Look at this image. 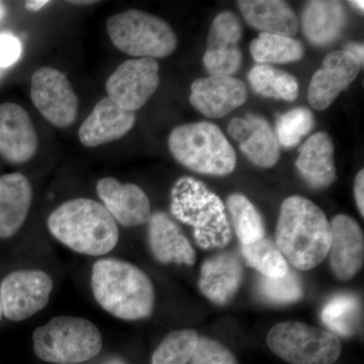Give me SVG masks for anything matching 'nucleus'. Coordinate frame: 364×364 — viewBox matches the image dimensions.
Masks as SVG:
<instances>
[{"mask_svg":"<svg viewBox=\"0 0 364 364\" xmlns=\"http://www.w3.org/2000/svg\"><path fill=\"white\" fill-rule=\"evenodd\" d=\"M91 289L98 305L121 320H142L150 317L154 309L152 282L143 270L127 261H97L91 274Z\"/></svg>","mask_w":364,"mask_h":364,"instance_id":"2","label":"nucleus"},{"mask_svg":"<svg viewBox=\"0 0 364 364\" xmlns=\"http://www.w3.org/2000/svg\"><path fill=\"white\" fill-rule=\"evenodd\" d=\"M296 169L311 188H327L337 179L334 144L324 132L314 134L299 148Z\"/></svg>","mask_w":364,"mask_h":364,"instance_id":"22","label":"nucleus"},{"mask_svg":"<svg viewBox=\"0 0 364 364\" xmlns=\"http://www.w3.org/2000/svg\"><path fill=\"white\" fill-rule=\"evenodd\" d=\"M107 31L117 49L136 58H165L177 47L176 33L166 21L138 9L112 16Z\"/></svg>","mask_w":364,"mask_h":364,"instance_id":"7","label":"nucleus"},{"mask_svg":"<svg viewBox=\"0 0 364 364\" xmlns=\"http://www.w3.org/2000/svg\"><path fill=\"white\" fill-rule=\"evenodd\" d=\"M238 7L249 26L261 33L293 38L299 20L291 7L282 0H240Z\"/></svg>","mask_w":364,"mask_h":364,"instance_id":"25","label":"nucleus"},{"mask_svg":"<svg viewBox=\"0 0 364 364\" xmlns=\"http://www.w3.org/2000/svg\"><path fill=\"white\" fill-rule=\"evenodd\" d=\"M259 291L263 299L274 305L296 303L304 296V287L298 273L289 269L284 277L270 279L262 277Z\"/></svg>","mask_w":364,"mask_h":364,"instance_id":"33","label":"nucleus"},{"mask_svg":"<svg viewBox=\"0 0 364 364\" xmlns=\"http://www.w3.org/2000/svg\"><path fill=\"white\" fill-rule=\"evenodd\" d=\"M345 51L351 53L352 55L356 57L360 61V63L363 65L364 61V46L360 43L349 42L345 45Z\"/></svg>","mask_w":364,"mask_h":364,"instance_id":"37","label":"nucleus"},{"mask_svg":"<svg viewBox=\"0 0 364 364\" xmlns=\"http://www.w3.org/2000/svg\"><path fill=\"white\" fill-rule=\"evenodd\" d=\"M242 254L249 267L259 272L263 277L279 279L289 272L286 258L269 239L263 238L248 245H242Z\"/></svg>","mask_w":364,"mask_h":364,"instance_id":"30","label":"nucleus"},{"mask_svg":"<svg viewBox=\"0 0 364 364\" xmlns=\"http://www.w3.org/2000/svg\"><path fill=\"white\" fill-rule=\"evenodd\" d=\"M198 338L191 329L169 333L153 354L152 364H188Z\"/></svg>","mask_w":364,"mask_h":364,"instance_id":"31","label":"nucleus"},{"mask_svg":"<svg viewBox=\"0 0 364 364\" xmlns=\"http://www.w3.org/2000/svg\"><path fill=\"white\" fill-rule=\"evenodd\" d=\"M189 102L200 114L210 119H221L247 100V87L233 76H215L196 79L191 85Z\"/></svg>","mask_w":364,"mask_h":364,"instance_id":"14","label":"nucleus"},{"mask_svg":"<svg viewBox=\"0 0 364 364\" xmlns=\"http://www.w3.org/2000/svg\"><path fill=\"white\" fill-rule=\"evenodd\" d=\"M97 195L114 221L124 227H138L149 222L150 200L140 186L121 183L112 177H105L97 184Z\"/></svg>","mask_w":364,"mask_h":364,"instance_id":"17","label":"nucleus"},{"mask_svg":"<svg viewBox=\"0 0 364 364\" xmlns=\"http://www.w3.org/2000/svg\"><path fill=\"white\" fill-rule=\"evenodd\" d=\"M248 81L263 97L294 102L299 97V82L289 72L267 64H257L249 71Z\"/></svg>","mask_w":364,"mask_h":364,"instance_id":"26","label":"nucleus"},{"mask_svg":"<svg viewBox=\"0 0 364 364\" xmlns=\"http://www.w3.org/2000/svg\"><path fill=\"white\" fill-rule=\"evenodd\" d=\"M332 240L329 260L333 274L342 282L355 277L363 267L364 237L358 223L347 215H337L330 222Z\"/></svg>","mask_w":364,"mask_h":364,"instance_id":"16","label":"nucleus"},{"mask_svg":"<svg viewBox=\"0 0 364 364\" xmlns=\"http://www.w3.org/2000/svg\"><path fill=\"white\" fill-rule=\"evenodd\" d=\"M267 344L275 355L289 364H333L342 352L338 336L296 321L273 326Z\"/></svg>","mask_w":364,"mask_h":364,"instance_id":"8","label":"nucleus"},{"mask_svg":"<svg viewBox=\"0 0 364 364\" xmlns=\"http://www.w3.org/2000/svg\"><path fill=\"white\" fill-rule=\"evenodd\" d=\"M354 198L361 217H364V169L358 172L354 181Z\"/></svg>","mask_w":364,"mask_h":364,"instance_id":"36","label":"nucleus"},{"mask_svg":"<svg viewBox=\"0 0 364 364\" xmlns=\"http://www.w3.org/2000/svg\"><path fill=\"white\" fill-rule=\"evenodd\" d=\"M227 208L235 232L242 245H248L265 238V227L257 208L245 196L233 193L228 196Z\"/></svg>","mask_w":364,"mask_h":364,"instance_id":"29","label":"nucleus"},{"mask_svg":"<svg viewBox=\"0 0 364 364\" xmlns=\"http://www.w3.org/2000/svg\"><path fill=\"white\" fill-rule=\"evenodd\" d=\"M4 16H6V7L2 2H0V21L4 18Z\"/></svg>","mask_w":364,"mask_h":364,"instance_id":"40","label":"nucleus"},{"mask_svg":"<svg viewBox=\"0 0 364 364\" xmlns=\"http://www.w3.org/2000/svg\"><path fill=\"white\" fill-rule=\"evenodd\" d=\"M39 140L28 112L20 105H0V154L11 163H25L37 153Z\"/></svg>","mask_w":364,"mask_h":364,"instance_id":"18","label":"nucleus"},{"mask_svg":"<svg viewBox=\"0 0 364 364\" xmlns=\"http://www.w3.org/2000/svg\"><path fill=\"white\" fill-rule=\"evenodd\" d=\"M73 4H80V6H85V4H93L95 1H69Z\"/></svg>","mask_w":364,"mask_h":364,"instance_id":"41","label":"nucleus"},{"mask_svg":"<svg viewBox=\"0 0 364 364\" xmlns=\"http://www.w3.org/2000/svg\"><path fill=\"white\" fill-rule=\"evenodd\" d=\"M160 85L159 64L155 59L127 60L109 76L107 97L126 111L135 112L149 102Z\"/></svg>","mask_w":364,"mask_h":364,"instance_id":"9","label":"nucleus"},{"mask_svg":"<svg viewBox=\"0 0 364 364\" xmlns=\"http://www.w3.org/2000/svg\"><path fill=\"white\" fill-rule=\"evenodd\" d=\"M171 213L193 227L203 249L224 248L232 239L231 226L221 198L193 177H182L171 191Z\"/></svg>","mask_w":364,"mask_h":364,"instance_id":"4","label":"nucleus"},{"mask_svg":"<svg viewBox=\"0 0 364 364\" xmlns=\"http://www.w3.org/2000/svg\"><path fill=\"white\" fill-rule=\"evenodd\" d=\"M32 200V186L23 174L0 177V239L11 238L20 231Z\"/></svg>","mask_w":364,"mask_h":364,"instance_id":"23","label":"nucleus"},{"mask_svg":"<svg viewBox=\"0 0 364 364\" xmlns=\"http://www.w3.org/2000/svg\"><path fill=\"white\" fill-rule=\"evenodd\" d=\"M33 350L41 360L54 364H79L90 360L102 348L100 329L86 318L59 316L33 334Z\"/></svg>","mask_w":364,"mask_h":364,"instance_id":"6","label":"nucleus"},{"mask_svg":"<svg viewBox=\"0 0 364 364\" xmlns=\"http://www.w3.org/2000/svg\"><path fill=\"white\" fill-rule=\"evenodd\" d=\"M31 97L40 114L58 128L75 122L78 97L65 74L53 67H42L33 74Z\"/></svg>","mask_w":364,"mask_h":364,"instance_id":"10","label":"nucleus"},{"mask_svg":"<svg viewBox=\"0 0 364 364\" xmlns=\"http://www.w3.org/2000/svg\"><path fill=\"white\" fill-rule=\"evenodd\" d=\"M135 124V112L122 109L107 97L97 102L81 124L79 140L86 147H97L123 138Z\"/></svg>","mask_w":364,"mask_h":364,"instance_id":"19","label":"nucleus"},{"mask_svg":"<svg viewBox=\"0 0 364 364\" xmlns=\"http://www.w3.org/2000/svg\"><path fill=\"white\" fill-rule=\"evenodd\" d=\"M243 267L234 254L224 252L208 258L200 268L198 287L205 298L226 305L241 286Z\"/></svg>","mask_w":364,"mask_h":364,"instance_id":"21","label":"nucleus"},{"mask_svg":"<svg viewBox=\"0 0 364 364\" xmlns=\"http://www.w3.org/2000/svg\"><path fill=\"white\" fill-rule=\"evenodd\" d=\"M21 55V41L11 33H0V72L16 63Z\"/></svg>","mask_w":364,"mask_h":364,"instance_id":"35","label":"nucleus"},{"mask_svg":"<svg viewBox=\"0 0 364 364\" xmlns=\"http://www.w3.org/2000/svg\"><path fill=\"white\" fill-rule=\"evenodd\" d=\"M349 4L359 14H363L364 2L363 0H353V1H349Z\"/></svg>","mask_w":364,"mask_h":364,"instance_id":"39","label":"nucleus"},{"mask_svg":"<svg viewBox=\"0 0 364 364\" xmlns=\"http://www.w3.org/2000/svg\"><path fill=\"white\" fill-rule=\"evenodd\" d=\"M2 316H4V310H2L1 294H0V321H1Z\"/></svg>","mask_w":364,"mask_h":364,"instance_id":"42","label":"nucleus"},{"mask_svg":"<svg viewBox=\"0 0 364 364\" xmlns=\"http://www.w3.org/2000/svg\"><path fill=\"white\" fill-rule=\"evenodd\" d=\"M49 0H28L26 2V9L30 11H39L43 7L49 4Z\"/></svg>","mask_w":364,"mask_h":364,"instance_id":"38","label":"nucleus"},{"mask_svg":"<svg viewBox=\"0 0 364 364\" xmlns=\"http://www.w3.org/2000/svg\"><path fill=\"white\" fill-rule=\"evenodd\" d=\"M48 229L57 240L75 252L102 256L119 242V228L102 203L90 198H73L55 208L48 218Z\"/></svg>","mask_w":364,"mask_h":364,"instance_id":"3","label":"nucleus"},{"mask_svg":"<svg viewBox=\"0 0 364 364\" xmlns=\"http://www.w3.org/2000/svg\"><path fill=\"white\" fill-rule=\"evenodd\" d=\"M228 133L239 143L242 153L256 166L270 168L279 162V140L265 117L253 114L235 117L228 126Z\"/></svg>","mask_w":364,"mask_h":364,"instance_id":"15","label":"nucleus"},{"mask_svg":"<svg viewBox=\"0 0 364 364\" xmlns=\"http://www.w3.org/2000/svg\"><path fill=\"white\" fill-rule=\"evenodd\" d=\"M168 147L177 161L196 173L225 176L236 168L234 148L221 129L210 122L176 127L170 133Z\"/></svg>","mask_w":364,"mask_h":364,"instance_id":"5","label":"nucleus"},{"mask_svg":"<svg viewBox=\"0 0 364 364\" xmlns=\"http://www.w3.org/2000/svg\"><path fill=\"white\" fill-rule=\"evenodd\" d=\"M53 280L42 270H18L7 275L0 287L4 315L14 322L32 317L48 305Z\"/></svg>","mask_w":364,"mask_h":364,"instance_id":"11","label":"nucleus"},{"mask_svg":"<svg viewBox=\"0 0 364 364\" xmlns=\"http://www.w3.org/2000/svg\"><path fill=\"white\" fill-rule=\"evenodd\" d=\"M363 64L345 50L329 53L314 74L308 100L314 109L324 111L358 77Z\"/></svg>","mask_w":364,"mask_h":364,"instance_id":"13","label":"nucleus"},{"mask_svg":"<svg viewBox=\"0 0 364 364\" xmlns=\"http://www.w3.org/2000/svg\"><path fill=\"white\" fill-rule=\"evenodd\" d=\"M191 364H238L233 353L215 340L200 337Z\"/></svg>","mask_w":364,"mask_h":364,"instance_id":"34","label":"nucleus"},{"mask_svg":"<svg viewBox=\"0 0 364 364\" xmlns=\"http://www.w3.org/2000/svg\"><path fill=\"white\" fill-rule=\"evenodd\" d=\"M148 223V242L155 259L163 264L176 263L188 267L195 264V249L168 215L163 212L154 213Z\"/></svg>","mask_w":364,"mask_h":364,"instance_id":"20","label":"nucleus"},{"mask_svg":"<svg viewBox=\"0 0 364 364\" xmlns=\"http://www.w3.org/2000/svg\"><path fill=\"white\" fill-rule=\"evenodd\" d=\"M314 124L315 117L308 107H296L286 114H279L274 132L279 145L289 149L296 147L313 130Z\"/></svg>","mask_w":364,"mask_h":364,"instance_id":"32","label":"nucleus"},{"mask_svg":"<svg viewBox=\"0 0 364 364\" xmlns=\"http://www.w3.org/2000/svg\"><path fill=\"white\" fill-rule=\"evenodd\" d=\"M243 26L232 11H222L213 21L208 32L203 65L210 75L233 76L242 65L239 42Z\"/></svg>","mask_w":364,"mask_h":364,"instance_id":"12","label":"nucleus"},{"mask_svg":"<svg viewBox=\"0 0 364 364\" xmlns=\"http://www.w3.org/2000/svg\"><path fill=\"white\" fill-rule=\"evenodd\" d=\"M347 14L342 2L313 0L301 13V28L309 42L315 46L331 44L343 32Z\"/></svg>","mask_w":364,"mask_h":364,"instance_id":"24","label":"nucleus"},{"mask_svg":"<svg viewBox=\"0 0 364 364\" xmlns=\"http://www.w3.org/2000/svg\"><path fill=\"white\" fill-rule=\"evenodd\" d=\"M360 301L351 294H341L329 299L322 313V322L336 336L350 337L360 322Z\"/></svg>","mask_w":364,"mask_h":364,"instance_id":"28","label":"nucleus"},{"mask_svg":"<svg viewBox=\"0 0 364 364\" xmlns=\"http://www.w3.org/2000/svg\"><path fill=\"white\" fill-rule=\"evenodd\" d=\"M275 239V245L287 262L306 272L327 257L332 240L331 226L316 203L304 196H289L280 208Z\"/></svg>","mask_w":364,"mask_h":364,"instance_id":"1","label":"nucleus"},{"mask_svg":"<svg viewBox=\"0 0 364 364\" xmlns=\"http://www.w3.org/2000/svg\"><path fill=\"white\" fill-rule=\"evenodd\" d=\"M250 53L258 64H287L298 62L305 55L299 40L287 36L260 33L250 44Z\"/></svg>","mask_w":364,"mask_h":364,"instance_id":"27","label":"nucleus"}]
</instances>
